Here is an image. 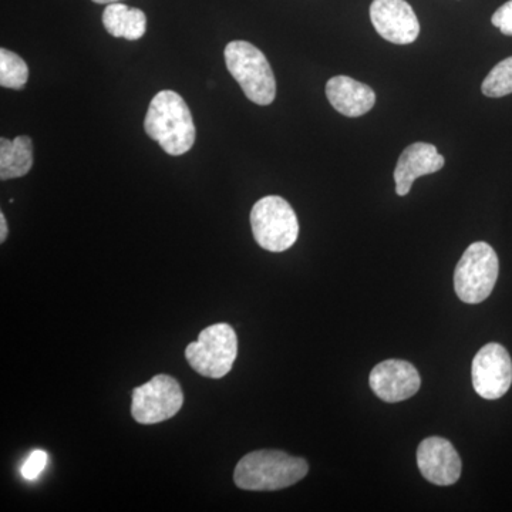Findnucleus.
I'll list each match as a JSON object with an SVG mask.
<instances>
[{
    "label": "nucleus",
    "instance_id": "nucleus-1",
    "mask_svg": "<svg viewBox=\"0 0 512 512\" xmlns=\"http://www.w3.org/2000/svg\"><path fill=\"white\" fill-rule=\"evenodd\" d=\"M144 130L170 156H183L195 143L191 111L180 94L163 90L148 107Z\"/></svg>",
    "mask_w": 512,
    "mask_h": 512
},
{
    "label": "nucleus",
    "instance_id": "nucleus-2",
    "mask_svg": "<svg viewBox=\"0 0 512 512\" xmlns=\"http://www.w3.org/2000/svg\"><path fill=\"white\" fill-rule=\"evenodd\" d=\"M308 471V463L303 458L289 456L284 451L259 450L241 458L235 468L234 481L241 490H284L299 483Z\"/></svg>",
    "mask_w": 512,
    "mask_h": 512
},
{
    "label": "nucleus",
    "instance_id": "nucleus-3",
    "mask_svg": "<svg viewBox=\"0 0 512 512\" xmlns=\"http://www.w3.org/2000/svg\"><path fill=\"white\" fill-rule=\"evenodd\" d=\"M228 72L252 103L269 106L276 97V80L271 64L258 47L245 40H235L225 47Z\"/></svg>",
    "mask_w": 512,
    "mask_h": 512
},
{
    "label": "nucleus",
    "instance_id": "nucleus-4",
    "mask_svg": "<svg viewBox=\"0 0 512 512\" xmlns=\"http://www.w3.org/2000/svg\"><path fill=\"white\" fill-rule=\"evenodd\" d=\"M500 274L497 252L487 242H474L466 249L454 271V289L460 301L477 305L494 291Z\"/></svg>",
    "mask_w": 512,
    "mask_h": 512
},
{
    "label": "nucleus",
    "instance_id": "nucleus-5",
    "mask_svg": "<svg viewBox=\"0 0 512 512\" xmlns=\"http://www.w3.org/2000/svg\"><path fill=\"white\" fill-rule=\"evenodd\" d=\"M251 227L259 247L269 252H284L299 237V221L288 201L268 195L254 205Z\"/></svg>",
    "mask_w": 512,
    "mask_h": 512
},
{
    "label": "nucleus",
    "instance_id": "nucleus-6",
    "mask_svg": "<svg viewBox=\"0 0 512 512\" xmlns=\"http://www.w3.org/2000/svg\"><path fill=\"white\" fill-rule=\"evenodd\" d=\"M238 355V339L228 323L208 326L197 342L185 349V359L195 372L210 379H222L231 372Z\"/></svg>",
    "mask_w": 512,
    "mask_h": 512
},
{
    "label": "nucleus",
    "instance_id": "nucleus-7",
    "mask_svg": "<svg viewBox=\"0 0 512 512\" xmlns=\"http://www.w3.org/2000/svg\"><path fill=\"white\" fill-rule=\"evenodd\" d=\"M184 393L180 383L168 375L154 376L133 390L131 416L140 424H158L180 412Z\"/></svg>",
    "mask_w": 512,
    "mask_h": 512
},
{
    "label": "nucleus",
    "instance_id": "nucleus-8",
    "mask_svg": "<svg viewBox=\"0 0 512 512\" xmlns=\"http://www.w3.org/2000/svg\"><path fill=\"white\" fill-rule=\"evenodd\" d=\"M471 377L478 396L485 400L501 399L512 384L510 353L500 343L483 346L474 356Z\"/></svg>",
    "mask_w": 512,
    "mask_h": 512
},
{
    "label": "nucleus",
    "instance_id": "nucleus-9",
    "mask_svg": "<svg viewBox=\"0 0 512 512\" xmlns=\"http://www.w3.org/2000/svg\"><path fill=\"white\" fill-rule=\"evenodd\" d=\"M370 20L376 32L394 45H410L420 35V23L406 0H373Z\"/></svg>",
    "mask_w": 512,
    "mask_h": 512
},
{
    "label": "nucleus",
    "instance_id": "nucleus-10",
    "mask_svg": "<svg viewBox=\"0 0 512 512\" xmlns=\"http://www.w3.org/2000/svg\"><path fill=\"white\" fill-rule=\"evenodd\" d=\"M369 384L379 399L386 403H399L419 392L421 379L412 363L390 359L372 370Z\"/></svg>",
    "mask_w": 512,
    "mask_h": 512
},
{
    "label": "nucleus",
    "instance_id": "nucleus-11",
    "mask_svg": "<svg viewBox=\"0 0 512 512\" xmlns=\"http://www.w3.org/2000/svg\"><path fill=\"white\" fill-rule=\"evenodd\" d=\"M417 466L429 483L441 487L456 484L463 468L456 448L443 437L421 441L417 448Z\"/></svg>",
    "mask_w": 512,
    "mask_h": 512
},
{
    "label": "nucleus",
    "instance_id": "nucleus-12",
    "mask_svg": "<svg viewBox=\"0 0 512 512\" xmlns=\"http://www.w3.org/2000/svg\"><path fill=\"white\" fill-rule=\"evenodd\" d=\"M444 163L446 160L433 144L414 143L407 147L397 161L393 174L397 195L406 197L417 178L437 173Z\"/></svg>",
    "mask_w": 512,
    "mask_h": 512
},
{
    "label": "nucleus",
    "instance_id": "nucleus-13",
    "mask_svg": "<svg viewBox=\"0 0 512 512\" xmlns=\"http://www.w3.org/2000/svg\"><path fill=\"white\" fill-rule=\"evenodd\" d=\"M326 97L333 109L350 119L365 116L376 104L375 92L349 76L332 77L326 83Z\"/></svg>",
    "mask_w": 512,
    "mask_h": 512
},
{
    "label": "nucleus",
    "instance_id": "nucleus-14",
    "mask_svg": "<svg viewBox=\"0 0 512 512\" xmlns=\"http://www.w3.org/2000/svg\"><path fill=\"white\" fill-rule=\"evenodd\" d=\"M103 25L113 37L138 40L146 35V13L137 8H128L124 3H110L104 9Z\"/></svg>",
    "mask_w": 512,
    "mask_h": 512
},
{
    "label": "nucleus",
    "instance_id": "nucleus-15",
    "mask_svg": "<svg viewBox=\"0 0 512 512\" xmlns=\"http://www.w3.org/2000/svg\"><path fill=\"white\" fill-rule=\"evenodd\" d=\"M33 165V144L28 136L0 140V178L3 181L23 177Z\"/></svg>",
    "mask_w": 512,
    "mask_h": 512
},
{
    "label": "nucleus",
    "instance_id": "nucleus-16",
    "mask_svg": "<svg viewBox=\"0 0 512 512\" xmlns=\"http://www.w3.org/2000/svg\"><path fill=\"white\" fill-rule=\"evenodd\" d=\"M29 79L25 60L8 49H0V84L6 89L22 90Z\"/></svg>",
    "mask_w": 512,
    "mask_h": 512
},
{
    "label": "nucleus",
    "instance_id": "nucleus-17",
    "mask_svg": "<svg viewBox=\"0 0 512 512\" xmlns=\"http://www.w3.org/2000/svg\"><path fill=\"white\" fill-rule=\"evenodd\" d=\"M481 90H483L484 96L491 97V99H500V97L512 94V56L498 63L488 73Z\"/></svg>",
    "mask_w": 512,
    "mask_h": 512
},
{
    "label": "nucleus",
    "instance_id": "nucleus-18",
    "mask_svg": "<svg viewBox=\"0 0 512 512\" xmlns=\"http://www.w3.org/2000/svg\"><path fill=\"white\" fill-rule=\"evenodd\" d=\"M47 461H49V456H47L46 451H32L28 460H26L22 468H20V474H22L25 480L36 481L37 478L40 477V474L43 473V470H45Z\"/></svg>",
    "mask_w": 512,
    "mask_h": 512
},
{
    "label": "nucleus",
    "instance_id": "nucleus-19",
    "mask_svg": "<svg viewBox=\"0 0 512 512\" xmlns=\"http://www.w3.org/2000/svg\"><path fill=\"white\" fill-rule=\"evenodd\" d=\"M491 23L505 36H512V0L495 10Z\"/></svg>",
    "mask_w": 512,
    "mask_h": 512
},
{
    "label": "nucleus",
    "instance_id": "nucleus-20",
    "mask_svg": "<svg viewBox=\"0 0 512 512\" xmlns=\"http://www.w3.org/2000/svg\"><path fill=\"white\" fill-rule=\"evenodd\" d=\"M8 238V224H6L5 214H0V242H5Z\"/></svg>",
    "mask_w": 512,
    "mask_h": 512
},
{
    "label": "nucleus",
    "instance_id": "nucleus-21",
    "mask_svg": "<svg viewBox=\"0 0 512 512\" xmlns=\"http://www.w3.org/2000/svg\"><path fill=\"white\" fill-rule=\"evenodd\" d=\"M93 2L97 5H110V3L120 2V0H93Z\"/></svg>",
    "mask_w": 512,
    "mask_h": 512
}]
</instances>
